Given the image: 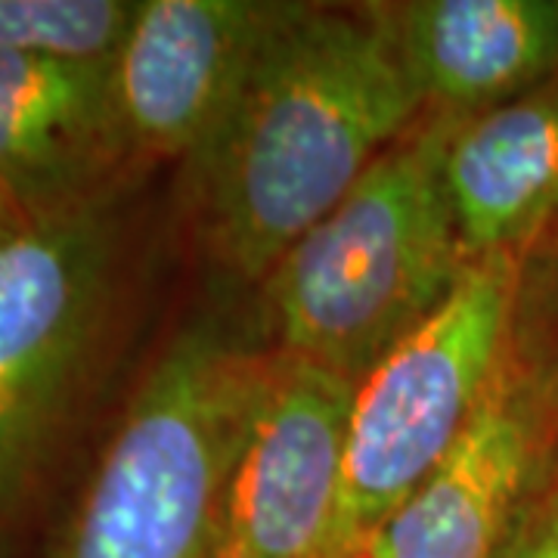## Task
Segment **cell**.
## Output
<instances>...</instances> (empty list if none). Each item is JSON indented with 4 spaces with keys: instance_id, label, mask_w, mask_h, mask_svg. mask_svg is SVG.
<instances>
[{
    "instance_id": "13",
    "label": "cell",
    "mask_w": 558,
    "mask_h": 558,
    "mask_svg": "<svg viewBox=\"0 0 558 558\" xmlns=\"http://www.w3.org/2000/svg\"><path fill=\"white\" fill-rule=\"evenodd\" d=\"M499 558H558V472L531 502Z\"/></svg>"
},
{
    "instance_id": "9",
    "label": "cell",
    "mask_w": 558,
    "mask_h": 558,
    "mask_svg": "<svg viewBox=\"0 0 558 558\" xmlns=\"http://www.w3.org/2000/svg\"><path fill=\"white\" fill-rule=\"evenodd\" d=\"M128 171L112 62L0 53V199L25 223L116 199Z\"/></svg>"
},
{
    "instance_id": "10",
    "label": "cell",
    "mask_w": 558,
    "mask_h": 558,
    "mask_svg": "<svg viewBox=\"0 0 558 558\" xmlns=\"http://www.w3.org/2000/svg\"><path fill=\"white\" fill-rule=\"evenodd\" d=\"M425 112L472 119L558 72V0L391 3Z\"/></svg>"
},
{
    "instance_id": "2",
    "label": "cell",
    "mask_w": 558,
    "mask_h": 558,
    "mask_svg": "<svg viewBox=\"0 0 558 558\" xmlns=\"http://www.w3.org/2000/svg\"><path fill=\"white\" fill-rule=\"evenodd\" d=\"M450 116L425 112L264 279L274 351L357 381L465 267L447 190Z\"/></svg>"
},
{
    "instance_id": "8",
    "label": "cell",
    "mask_w": 558,
    "mask_h": 558,
    "mask_svg": "<svg viewBox=\"0 0 558 558\" xmlns=\"http://www.w3.org/2000/svg\"><path fill=\"white\" fill-rule=\"evenodd\" d=\"M279 3L140 0L112 60V97L131 168L186 161L236 94Z\"/></svg>"
},
{
    "instance_id": "1",
    "label": "cell",
    "mask_w": 558,
    "mask_h": 558,
    "mask_svg": "<svg viewBox=\"0 0 558 558\" xmlns=\"http://www.w3.org/2000/svg\"><path fill=\"white\" fill-rule=\"evenodd\" d=\"M422 116L391 7L279 3L236 94L186 159L205 255L264 286Z\"/></svg>"
},
{
    "instance_id": "11",
    "label": "cell",
    "mask_w": 558,
    "mask_h": 558,
    "mask_svg": "<svg viewBox=\"0 0 558 558\" xmlns=\"http://www.w3.org/2000/svg\"><path fill=\"white\" fill-rule=\"evenodd\" d=\"M447 190L465 258L531 252L558 220V72L497 109L453 121Z\"/></svg>"
},
{
    "instance_id": "15",
    "label": "cell",
    "mask_w": 558,
    "mask_h": 558,
    "mask_svg": "<svg viewBox=\"0 0 558 558\" xmlns=\"http://www.w3.org/2000/svg\"><path fill=\"white\" fill-rule=\"evenodd\" d=\"M354 558H379V556H376L373 549H363V553H360V556H354Z\"/></svg>"
},
{
    "instance_id": "14",
    "label": "cell",
    "mask_w": 558,
    "mask_h": 558,
    "mask_svg": "<svg viewBox=\"0 0 558 558\" xmlns=\"http://www.w3.org/2000/svg\"><path fill=\"white\" fill-rule=\"evenodd\" d=\"M22 227H28V223H25V220H22L20 215L7 205V202L0 199V242H7L10 236H16Z\"/></svg>"
},
{
    "instance_id": "6",
    "label": "cell",
    "mask_w": 558,
    "mask_h": 558,
    "mask_svg": "<svg viewBox=\"0 0 558 558\" xmlns=\"http://www.w3.org/2000/svg\"><path fill=\"white\" fill-rule=\"evenodd\" d=\"M527 317L450 453L366 546L379 558H499L558 472V344Z\"/></svg>"
},
{
    "instance_id": "3",
    "label": "cell",
    "mask_w": 558,
    "mask_h": 558,
    "mask_svg": "<svg viewBox=\"0 0 558 558\" xmlns=\"http://www.w3.org/2000/svg\"><path fill=\"white\" fill-rule=\"evenodd\" d=\"M264 354L211 317L174 332L116 418L50 558H223V484Z\"/></svg>"
},
{
    "instance_id": "7",
    "label": "cell",
    "mask_w": 558,
    "mask_h": 558,
    "mask_svg": "<svg viewBox=\"0 0 558 558\" xmlns=\"http://www.w3.org/2000/svg\"><path fill=\"white\" fill-rule=\"evenodd\" d=\"M354 381L267 351L223 484V558H339Z\"/></svg>"
},
{
    "instance_id": "4",
    "label": "cell",
    "mask_w": 558,
    "mask_h": 558,
    "mask_svg": "<svg viewBox=\"0 0 558 558\" xmlns=\"http://www.w3.org/2000/svg\"><path fill=\"white\" fill-rule=\"evenodd\" d=\"M527 255L469 258L438 307L354 381L339 558L360 556L450 453L524 319Z\"/></svg>"
},
{
    "instance_id": "5",
    "label": "cell",
    "mask_w": 558,
    "mask_h": 558,
    "mask_svg": "<svg viewBox=\"0 0 558 558\" xmlns=\"http://www.w3.org/2000/svg\"><path fill=\"white\" fill-rule=\"evenodd\" d=\"M119 252L116 199L0 242V534L32 502L97 373Z\"/></svg>"
},
{
    "instance_id": "12",
    "label": "cell",
    "mask_w": 558,
    "mask_h": 558,
    "mask_svg": "<svg viewBox=\"0 0 558 558\" xmlns=\"http://www.w3.org/2000/svg\"><path fill=\"white\" fill-rule=\"evenodd\" d=\"M137 10L134 0H0V53L112 62Z\"/></svg>"
}]
</instances>
